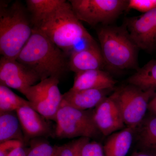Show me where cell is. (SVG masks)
Here are the masks:
<instances>
[{"label":"cell","instance_id":"obj_1","mask_svg":"<svg viewBox=\"0 0 156 156\" xmlns=\"http://www.w3.org/2000/svg\"><path fill=\"white\" fill-rule=\"evenodd\" d=\"M33 27L17 61L34 72L40 81L51 77L59 80L69 69L66 54L44 34Z\"/></svg>","mask_w":156,"mask_h":156},{"label":"cell","instance_id":"obj_2","mask_svg":"<svg viewBox=\"0 0 156 156\" xmlns=\"http://www.w3.org/2000/svg\"><path fill=\"white\" fill-rule=\"evenodd\" d=\"M33 27L44 34L66 55L76 51L80 43L87 45L96 43L66 1Z\"/></svg>","mask_w":156,"mask_h":156},{"label":"cell","instance_id":"obj_3","mask_svg":"<svg viewBox=\"0 0 156 156\" xmlns=\"http://www.w3.org/2000/svg\"><path fill=\"white\" fill-rule=\"evenodd\" d=\"M97 35L105 66L115 70L139 69V49L124 26H103Z\"/></svg>","mask_w":156,"mask_h":156},{"label":"cell","instance_id":"obj_4","mask_svg":"<svg viewBox=\"0 0 156 156\" xmlns=\"http://www.w3.org/2000/svg\"><path fill=\"white\" fill-rule=\"evenodd\" d=\"M33 28L25 9L19 2L10 5L1 2L0 53L2 56L17 60L30 38Z\"/></svg>","mask_w":156,"mask_h":156},{"label":"cell","instance_id":"obj_5","mask_svg":"<svg viewBox=\"0 0 156 156\" xmlns=\"http://www.w3.org/2000/svg\"><path fill=\"white\" fill-rule=\"evenodd\" d=\"M54 121V134L59 139L95 138L100 132L95 125L93 110H81L62 102Z\"/></svg>","mask_w":156,"mask_h":156},{"label":"cell","instance_id":"obj_6","mask_svg":"<svg viewBox=\"0 0 156 156\" xmlns=\"http://www.w3.org/2000/svg\"><path fill=\"white\" fill-rule=\"evenodd\" d=\"M69 2L80 21L95 26L108 25L126 11L127 0H71Z\"/></svg>","mask_w":156,"mask_h":156},{"label":"cell","instance_id":"obj_7","mask_svg":"<svg viewBox=\"0 0 156 156\" xmlns=\"http://www.w3.org/2000/svg\"><path fill=\"white\" fill-rule=\"evenodd\" d=\"M59 79L49 78L29 88L25 95L30 106L48 120L54 121L62 100Z\"/></svg>","mask_w":156,"mask_h":156},{"label":"cell","instance_id":"obj_8","mask_svg":"<svg viewBox=\"0 0 156 156\" xmlns=\"http://www.w3.org/2000/svg\"><path fill=\"white\" fill-rule=\"evenodd\" d=\"M117 100L127 127H137L144 119L149 103L155 93L129 84L116 90Z\"/></svg>","mask_w":156,"mask_h":156},{"label":"cell","instance_id":"obj_9","mask_svg":"<svg viewBox=\"0 0 156 156\" xmlns=\"http://www.w3.org/2000/svg\"><path fill=\"white\" fill-rule=\"evenodd\" d=\"M124 26L139 50L152 52L156 48V9L127 18Z\"/></svg>","mask_w":156,"mask_h":156},{"label":"cell","instance_id":"obj_10","mask_svg":"<svg viewBox=\"0 0 156 156\" xmlns=\"http://www.w3.org/2000/svg\"><path fill=\"white\" fill-rule=\"evenodd\" d=\"M40 81L34 72L15 59L2 56L0 59V85L25 94L27 90Z\"/></svg>","mask_w":156,"mask_h":156},{"label":"cell","instance_id":"obj_11","mask_svg":"<svg viewBox=\"0 0 156 156\" xmlns=\"http://www.w3.org/2000/svg\"><path fill=\"white\" fill-rule=\"evenodd\" d=\"M93 118L98 130L104 136H109L125 127L116 90L93 110Z\"/></svg>","mask_w":156,"mask_h":156},{"label":"cell","instance_id":"obj_12","mask_svg":"<svg viewBox=\"0 0 156 156\" xmlns=\"http://www.w3.org/2000/svg\"><path fill=\"white\" fill-rule=\"evenodd\" d=\"M25 141L37 137L48 136L53 134L52 128L47 120L30 105L21 107L16 111Z\"/></svg>","mask_w":156,"mask_h":156},{"label":"cell","instance_id":"obj_13","mask_svg":"<svg viewBox=\"0 0 156 156\" xmlns=\"http://www.w3.org/2000/svg\"><path fill=\"white\" fill-rule=\"evenodd\" d=\"M105 66L101 50L97 43L75 51L70 55L69 68L75 73L91 70H102Z\"/></svg>","mask_w":156,"mask_h":156},{"label":"cell","instance_id":"obj_14","mask_svg":"<svg viewBox=\"0 0 156 156\" xmlns=\"http://www.w3.org/2000/svg\"><path fill=\"white\" fill-rule=\"evenodd\" d=\"M116 83L110 75L103 70H91L75 73L73 84L69 90L112 89Z\"/></svg>","mask_w":156,"mask_h":156},{"label":"cell","instance_id":"obj_15","mask_svg":"<svg viewBox=\"0 0 156 156\" xmlns=\"http://www.w3.org/2000/svg\"><path fill=\"white\" fill-rule=\"evenodd\" d=\"M111 89H87L68 91L62 94V103L81 110L95 108L106 97Z\"/></svg>","mask_w":156,"mask_h":156},{"label":"cell","instance_id":"obj_16","mask_svg":"<svg viewBox=\"0 0 156 156\" xmlns=\"http://www.w3.org/2000/svg\"><path fill=\"white\" fill-rule=\"evenodd\" d=\"M136 127H127L111 134L103 146L105 156H126L131 148Z\"/></svg>","mask_w":156,"mask_h":156},{"label":"cell","instance_id":"obj_17","mask_svg":"<svg viewBox=\"0 0 156 156\" xmlns=\"http://www.w3.org/2000/svg\"><path fill=\"white\" fill-rule=\"evenodd\" d=\"M135 132L141 151L156 155V116L144 119L136 127Z\"/></svg>","mask_w":156,"mask_h":156},{"label":"cell","instance_id":"obj_18","mask_svg":"<svg viewBox=\"0 0 156 156\" xmlns=\"http://www.w3.org/2000/svg\"><path fill=\"white\" fill-rule=\"evenodd\" d=\"M11 140L25 142L16 111L0 112V143Z\"/></svg>","mask_w":156,"mask_h":156},{"label":"cell","instance_id":"obj_19","mask_svg":"<svg viewBox=\"0 0 156 156\" xmlns=\"http://www.w3.org/2000/svg\"><path fill=\"white\" fill-rule=\"evenodd\" d=\"M128 83L143 90L156 92V59H153L137 70L128 78Z\"/></svg>","mask_w":156,"mask_h":156},{"label":"cell","instance_id":"obj_20","mask_svg":"<svg viewBox=\"0 0 156 156\" xmlns=\"http://www.w3.org/2000/svg\"><path fill=\"white\" fill-rule=\"evenodd\" d=\"M66 1L65 0H27V9L31 15L34 26L46 19Z\"/></svg>","mask_w":156,"mask_h":156},{"label":"cell","instance_id":"obj_21","mask_svg":"<svg viewBox=\"0 0 156 156\" xmlns=\"http://www.w3.org/2000/svg\"><path fill=\"white\" fill-rule=\"evenodd\" d=\"M27 105H30L28 101L20 97L9 87L0 85V112L16 111Z\"/></svg>","mask_w":156,"mask_h":156},{"label":"cell","instance_id":"obj_22","mask_svg":"<svg viewBox=\"0 0 156 156\" xmlns=\"http://www.w3.org/2000/svg\"><path fill=\"white\" fill-rule=\"evenodd\" d=\"M59 146L44 140H33L27 149V156H58Z\"/></svg>","mask_w":156,"mask_h":156},{"label":"cell","instance_id":"obj_23","mask_svg":"<svg viewBox=\"0 0 156 156\" xmlns=\"http://www.w3.org/2000/svg\"><path fill=\"white\" fill-rule=\"evenodd\" d=\"M90 140L87 137H80L72 142L60 146L58 156H82L83 147Z\"/></svg>","mask_w":156,"mask_h":156},{"label":"cell","instance_id":"obj_24","mask_svg":"<svg viewBox=\"0 0 156 156\" xmlns=\"http://www.w3.org/2000/svg\"><path fill=\"white\" fill-rule=\"evenodd\" d=\"M156 9V0H128L127 10H136L144 14Z\"/></svg>","mask_w":156,"mask_h":156},{"label":"cell","instance_id":"obj_25","mask_svg":"<svg viewBox=\"0 0 156 156\" xmlns=\"http://www.w3.org/2000/svg\"><path fill=\"white\" fill-rule=\"evenodd\" d=\"M82 156H105L103 147L97 141L89 140L83 147Z\"/></svg>","mask_w":156,"mask_h":156},{"label":"cell","instance_id":"obj_26","mask_svg":"<svg viewBox=\"0 0 156 156\" xmlns=\"http://www.w3.org/2000/svg\"><path fill=\"white\" fill-rule=\"evenodd\" d=\"M23 143L18 140H11L0 143V156H8L17 148L23 146Z\"/></svg>","mask_w":156,"mask_h":156},{"label":"cell","instance_id":"obj_27","mask_svg":"<svg viewBox=\"0 0 156 156\" xmlns=\"http://www.w3.org/2000/svg\"><path fill=\"white\" fill-rule=\"evenodd\" d=\"M8 156H27V149L23 146L17 148L10 153Z\"/></svg>","mask_w":156,"mask_h":156},{"label":"cell","instance_id":"obj_28","mask_svg":"<svg viewBox=\"0 0 156 156\" xmlns=\"http://www.w3.org/2000/svg\"><path fill=\"white\" fill-rule=\"evenodd\" d=\"M148 110L156 116V92L149 103Z\"/></svg>","mask_w":156,"mask_h":156},{"label":"cell","instance_id":"obj_29","mask_svg":"<svg viewBox=\"0 0 156 156\" xmlns=\"http://www.w3.org/2000/svg\"><path fill=\"white\" fill-rule=\"evenodd\" d=\"M131 156H156V155L150 153L141 151L140 152L134 153Z\"/></svg>","mask_w":156,"mask_h":156}]
</instances>
